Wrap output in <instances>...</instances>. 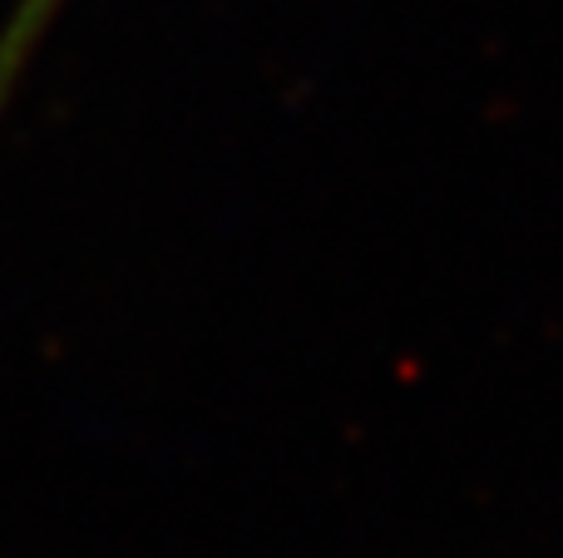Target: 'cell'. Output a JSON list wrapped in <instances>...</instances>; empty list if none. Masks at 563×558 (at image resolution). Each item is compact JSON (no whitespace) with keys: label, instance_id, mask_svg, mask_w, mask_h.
Masks as SVG:
<instances>
[{"label":"cell","instance_id":"cell-1","mask_svg":"<svg viewBox=\"0 0 563 558\" xmlns=\"http://www.w3.org/2000/svg\"><path fill=\"white\" fill-rule=\"evenodd\" d=\"M65 10V0H15L5 30H0V114H5L15 85L25 79L30 59H35L45 30L55 25V15Z\"/></svg>","mask_w":563,"mask_h":558}]
</instances>
